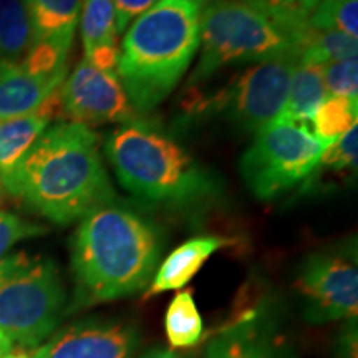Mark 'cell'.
<instances>
[{"label":"cell","instance_id":"6da1fadb","mask_svg":"<svg viewBox=\"0 0 358 358\" xmlns=\"http://www.w3.org/2000/svg\"><path fill=\"white\" fill-rule=\"evenodd\" d=\"M0 185L12 198L57 224H70L115 198L100 136L82 123L48 127Z\"/></svg>","mask_w":358,"mask_h":358},{"label":"cell","instance_id":"7a4b0ae2","mask_svg":"<svg viewBox=\"0 0 358 358\" xmlns=\"http://www.w3.org/2000/svg\"><path fill=\"white\" fill-rule=\"evenodd\" d=\"M159 254V232L141 214L111 203L93 209L82 217L71 244L78 301L90 306L140 292Z\"/></svg>","mask_w":358,"mask_h":358},{"label":"cell","instance_id":"3957f363","mask_svg":"<svg viewBox=\"0 0 358 358\" xmlns=\"http://www.w3.org/2000/svg\"><path fill=\"white\" fill-rule=\"evenodd\" d=\"M201 8L158 0L124 34L116 75L134 113H150L176 88L199 48Z\"/></svg>","mask_w":358,"mask_h":358},{"label":"cell","instance_id":"277c9868","mask_svg":"<svg viewBox=\"0 0 358 358\" xmlns=\"http://www.w3.org/2000/svg\"><path fill=\"white\" fill-rule=\"evenodd\" d=\"M105 153L122 186L151 203L187 206L219 194V179L153 124H122Z\"/></svg>","mask_w":358,"mask_h":358},{"label":"cell","instance_id":"5b68a950","mask_svg":"<svg viewBox=\"0 0 358 358\" xmlns=\"http://www.w3.org/2000/svg\"><path fill=\"white\" fill-rule=\"evenodd\" d=\"M302 40L241 0H214L199 19L201 57L191 75L204 82L236 64H262L301 53Z\"/></svg>","mask_w":358,"mask_h":358},{"label":"cell","instance_id":"8992f818","mask_svg":"<svg viewBox=\"0 0 358 358\" xmlns=\"http://www.w3.org/2000/svg\"><path fill=\"white\" fill-rule=\"evenodd\" d=\"M65 290L48 257L13 252L0 261V330L19 348L38 347L60 320Z\"/></svg>","mask_w":358,"mask_h":358},{"label":"cell","instance_id":"52a82bcc","mask_svg":"<svg viewBox=\"0 0 358 358\" xmlns=\"http://www.w3.org/2000/svg\"><path fill=\"white\" fill-rule=\"evenodd\" d=\"M325 146L307 124L279 118L256 133L241 159V174L259 199L277 198L320 166Z\"/></svg>","mask_w":358,"mask_h":358},{"label":"cell","instance_id":"ba28073f","mask_svg":"<svg viewBox=\"0 0 358 358\" xmlns=\"http://www.w3.org/2000/svg\"><path fill=\"white\" fill-rule=\"evenodd\" d=\"M297 64L295 57L256 64L214 96L209 105L227 111L241 128L257 133L280 118Z\"/></svg>","mask_w":358,"mask_h":358},{"label":"cell","instance_id":"9c48e42d","mask_svg":"<svg viewBox=\"0 0 358 358\" xmlns=\"http://www.w3.org/2000/svg\"><path fill=\"white\" fill-rule=\"evenodd\" d=\"M299 290L306 317L313 324L355 319L358 312V268L352 252H317L303 264Z\"/></svg>","mask_w":358,"mask_h":358},{"label":"cell","instance_id":"30bf717a","mask_svg":"<svg viewBox=\"0 0 358 358\" xmlns=\"http://www.w3.org/2000/svg\"><path fill=\"white\" fill-rule=\"evenodd\" d=\"M58 100L71 122L87 127L134 120V110L118 75L98 69L85 57L58 90Z\"/></svg>","mask_w":358,"mask_h":358},{"label":"cell","instance_id":"8fae6325","mask_svg":"<svg viewBox=\"0 0 358 358\" xmlns=\"http://www.w3.org/2000/svg\"><path fill=\"white\" fill-rule=\"evenodd\" d=\"M138 330L115 320H83L58 332L30 358H131Z\"/></svg>","mask_w":358,"mask_h":358},{"label":"cell","instance_id":"7c38bea8","mask_svg":"<svg viewBox=\"0 0 358 358\" xmlns=\"http://www.w3.org/2000/svg\"><path fill=\"white\" fill-rule=\"evenodd\" d=\"M66 78V65L40 73L22 62H0V120L19 118L37 111L55 95Z\"/></svg>","mask_w":358,"mask_h":358},{"label":"cell","instance_id":"4fadbf2b","mask_svg":"<svg viewBox=\"0 0 358 358\" xmlns=\"http://www.w3.org/2000/svg\"><path fill=\"white\" fill-rule=\"evenodd\" d=\"M204 358H287L272 322L256 310L214 335Z\"/></svg>","mask_w":358,"mask_h":358},{"label":"cell","instance_id":"5bb4252c","mask_svg":"<svg viewBox=\"0 0 358 358\" xmlns=\"http://www.w3.org/2000/svg\"><path fill=\"white\" fill-rule=\"evenodd\" d=\"M32 25L34 45L66 60L80 20L82 0H22Z\"/></svg>","mask_w":358,"mask_h":358},{"label":"cell","instance_id":"9a60e30c","mask_svg":"<svg viewBox=\"0 0 358 358\" xmlns=\"http://www.w3.org/2000/svg\"><path fill=\"white\" fill-rule=\"evenodd\" d=\"M80 32L85 58L106 71H115L120 50L116 47V17L111 0H82Z\"/></svg>","mask_w":358,"mask_h":358},{"label":"cell","instance_id":"2e32d148","mask_svg":"<svg viewBox=\"0 0 358 358\" xmlns=\"http://www.w3.org/2000/svg\"><path fill=\"white\" fill-rule=\"evenodd\" d=\"M232 241L219 236H201L186 241L173 250L156 272L153 284L148 289L146 297H153L169 290H179L199 272L206 261L219 249L231 245Z\"/></svg>","mask_w":358,"mask_h":358},{"label":"cell","instance_id":"e0dca14e","mask_svg":"<svg viewBox=\"0 0 358 358\" xmlns=\"http://www.w3.org/2000/svg\"><path fill=\"white\" fill-rule=\"evenodd\" d=\"M57 93L34 113L0 120V176L15 166L40 134L48 128L57 113V105H60V101H55Z\"/></svg>","mask_w":358,"mask_h":358},{"label":"cell","instance_id":"ac0fdd59","mask_svg":"<svg viewBox=\"0 0 358 358\" xmlns=\"http://www.w3.org/2000/svg\"><path fill=\"white\" fill-rule=\"evenodd\" d=\"M327 98L322 66L297 64L290 80L287 101L280 118L292 123H312L313 115Z\"/></svg>","mask_w":358,"mask_h":358},{"label":"cell","instance_id":"d6986e66","mask_svg":"<svg viewBox=\"0 0 358 358\" xmlns=\"http://www.w3.org/2000/svg\"><path fill=\"white\" fill-rule=\"evenodd\" d=\"M34 45L32 25L22 0H0V62H20Z\"/></svg>","mask_w":358,"mask_h":358},{"label":"cell","instance_id":"ffe728a7","mask_svg":"<svg viewBox=\"0 0 358 358\" xmlns=\"http://www.w3.org/2000/svg\"><path fill=\"white\" fill-rule=\"evenodd\" d=\"M164 329L173 348H189L203 338V317L189 290L174 295L164 317Z\"/></svg>","mask_w":358,"mask_h":358},{"label":"cell","instance_id":"44dd1931","mask_svg":"<svg viewBox=\"0 0 358 358\" xmlns=\"http://www.w3.org/2000/svg\"><path fill=\"white\" fill-rule=\"evenodd\" d=\"M358 53V42L355 37L342 32H322L308 27L303 35L299 64L325 66L334 62L355 58Z\"/></svg>","mask_w":358,"mask_h":358},{"label":"cell","instance_id":"7402d4cb","mask_svg":"<svg viewBox=\"0 0 358 358\" xmlns=\"http://www.w3.org/2000/svg\"><path fill=\"white\" fill-rule=\"evenodd\" d=\"M358 101L343 96H327L313 115V134L324 145H332L357 124Z\"/></svg>","mask_w":358,"mask_h":358},{"label":"cell","instance_id":"603a6c76","mask_svg":"<svg viewBox=\"0 0 358 358\" xmlns=\"http://www.w3.org/2000/svg\"><path fill=\"white\" fill-rule=\"evenodd\" d=\"M308 25L322 32L358 35V0H322L308 15Z\"/></svg>","mask_w":358,"mask_h":358},{"label":"cell","instance_id":"cb8c5ba5","mask_svg":"<svg viewBox=\"0 0 358 358\" xmlns=\"http://www.w3.org/2000/svg\"><path fill=\"white\" fill-rule=\"evenodd\" d=\"M303 40L308 30V13L299 0H241ZM302 45V43H301Z\"/></svg>","mask_w":358,"mask_h":358},{"label":"cell","instance_id":"d4e9b609","mask_svg":"<svg viewBox=\"0 0 358 358\" xmlns=\"http://www.w3.org/2000/svg\"><path fill=\"white\" fill-rule=\"evenodd\" d=\"M327 95L357 100L358 95V62L355 58L334 62L322 66Z\"/></svg>","mask_w":358,"mask_h":358},{"label":"cell","instance_id":"484cf974","mask_svg":"<svg viewBox=\"0 0 358 358\" xmlns=\"http://www.w3.org/2000/svg\"><path fill=\"white\" fill-rule=\"evenodd\" d=\"M358 155V127H352L345 134L334 141L332 145L325 146L322 155L320 164L327 168L342 171V169H355Z\"/></svg>","mask_w":358,"mask_h":358},{"label":"cell","instance_id":"4316f807","mask_svg":"<svg viewBox=\"0 0 358 358\" xmlns=\"http://www.w3.org/2000/svg\"><path fill=\"white\" fill-rule=\"evenodd\" d=\"M47 232L43 226L32 224L17 216V214L0 211V261L7 256L12 245L29 237L42 236Z\"/></svg>","mask_w":358,"mask_h":358},{"label":"cell","instance_id":"83f0119b","mask_svg":"<svg viewBox=\"0 0 358 358\" xmlns=\"http://www.w3.org/2000/svg\"><path fill=\"white\" fill-rule=\"evenodd\" d=\"M158 0H111L116 17V32L122 35L141 13L151 8Z\"/></svg>","mask_w":358,"mask_h":358},{"label":"cell","instance_id":"f1b7e54d","mask_svg":"<svg viewBox=\"0 0 358 358\" xmlns=\"http://www.w3.org/2000/svg\"><path fill=\"white\" fill-rule=\"evenodd\" d=\"M140 358H182V357H179L178 353H174L171 350H166V348H153V350L146 352L145 355Z\"/></svg>","mask_w":358,"mask_h":358},{"label":"cell","instance_id":"f546056e","mask_svg":"<svg viewBox=\"0 0 358 358\" xmlns=\"http://www.w3.org/2000/svg\"><path fill=\"white\" fill-rule=\"evenodd\" d=\"M10 350H12L10 340H8L6 335H3L2 330H0V358H2L3 355H7Z\"/></svg>","mask_w":358,"mask_h":358},{"label":"cell","instance_id":"4dcf8cb0","mask_svg":"<svg viewBox=\"0 0 358 358\" xmlns=\"http://www.w3.org/2000/svg\"><path fill=\"white\" fill-rule=\"evenodd\" d=\"M2 358H30V353H27V350L24 348H17V350H12L7 353V355H3Z\"/></svg>","mask_w":358,"mask_h":358},{"label":"cell","instance_id":"1f68e13d","mask_svg":"<svg viewBox=\"0 0 358 358\" xmlns=\"http://www.w3.org/2000/svg\"><path fill=\"white\" fill-rule=\"evenodd\" d=\"M299 2H301V6L306 8V10L310 13L313 8H315L317 6H319V3L322 2V0H299Z\"/></svg>","mask_w":358,"mask_h":358},{"label":"cell","instance_id":"d6a6232c","mask_svg":"<svg viewBox=\"0 0 358 358\" xmlns=\"http://www.w3.org/2000/svg\"><path fill=\"white\" fill-rule=\"evenodd\" d=\"M189 2L194 3V6H198L199 8H204L206 6H209V3L214 2V0H189Z\"/></svg>","mask_w":358,"mask_h":358}]
</instances>
